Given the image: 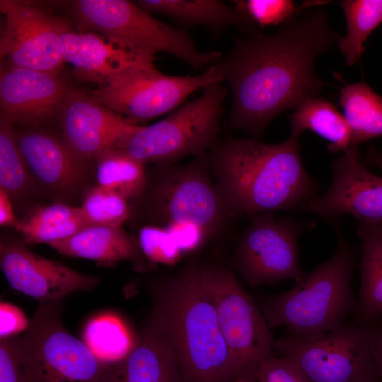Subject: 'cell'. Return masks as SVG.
<instances>
[{
  "label": "cell",
  "mask_w": 382,
  "mask_h": 382,
  "mask_svg": "<svg viewBox=\"0 0 382 382\" xmlns=\"http://www.w3.org/2000/svg\"><path fill=\"white\" fill-rule=\"evenodd\" d=\"M320 8L299 14L275 33L235 37L230 52L213 64L232 95L228 125L259 139L282 112L319 96L317 57L340 38Z\"/></svg>",
  "instance_id": "1"
},
{
  "label": "cell",
  "mask_w": 382,
  "mask_h": 382,
  "mask_svg": "<svg viewBox=\"0 0 382 382\" xmlns=\"http://www.w3.org/2000/svg\"><path fill=\"white\" fill-rule=\"evenodd\" d=\"M209 153L215 188L231 218L303 210L316 197L318 185L303 166L298 136L274 144L229 137Z\"/></svg>",
  "instance_id": "2"
},
{
  "label": "cell",
  "mask_w": 382,
  "mask_h": 382,
  "mask_svg": "<svg viewBox=\"0 0 382 382\" xmlns=\"http://www.w3.org/2000/svg\"><path fill=\"white\" fill-rule=\"evenodd\" d=\"M191 263L151 286L150 322L164 335L185 382H235L241 375L214 306Z\"/></svg>",
  "instance_id": "3"
},
{
  "label": "cell",
  "mask_w": 382,
  "mask_h": 382,
  "mask_svg": "<svg viewBox=\"0 0 382 382\" xmlns=\"http://www.w3.org/2000/svg\"><path fill=\"white\" fill-rule=\"evenodd\" d=\"M332 224L337 244L332 257L289 291L260 299L259 307L270 328L284 326L289 335L311 338L340 327L355 314L358 301L351 282L358 250L346 241L339 221Z\"/></svg>",
  "instance_id": "4"
},
{
  "label": "cell",
  "mask_w": 382,
  "mask_h": 382,
  "mask_svg": "<svg viewBox=\"0 0 382 382\" xmlns=\"http://www.w3.org/2000/svg\"><path fill=\"white\" fill-rule=\"evenodd\" d=\"M209 152L185 163L146 167L145 187L130 204V225L140 228L190 224L201 228L208 240L224 231L231 217L215 188Z\"/></svg>",
  "instance_id": "5"
},
{
  "label": "cell",
  "mask_w": 382,
  "mask_h": 382,
  "mask_svg": "<svg viewBox=\"0 0 382 382\" xmlns=\"http://www.w3.org/2000/svg\"><path fill=\"white\" fill-rule=\"evenodd\" d=\"M69 11L76 30L96 32L138 54L155 58L166 52L196 70L222 57L218 51H200L188 33L156 19L135 1L75 0Z\"/></svg>",
  "instance_id": "6"
},
{
  "label": "cell",
  "mask_w": 382,
  "mask_h": 382,
  "mask_svg": "<svg viewBox=\"0 0 382 382\" xmlns=\"http://www.w3.org/2000/svg\"><path fill=\"white\" fill-rule=\"evenodd\" d=\"M228 90L223 81L149 126L140 125L118 147L147 164L178 163L187 156L211 151L220 141L221 119Z\"/></svg>",
  "instance_id": "7"
},
{
  "label": "cell",
  "mask_w": 382,
  "mask_h": 382,
  "mask_svg": "<svg viewBox=\"0 0 382 382\" xmlns=\"http://www.w3.org/2000/svg\"><path fill=\"white\" fill-rule=\"evenodd\" d=\"M376 334L377 323H345L316 337L286 335L274 341V349L309 382H378Z\"/></svg>",
  "instance_id": "8"
},
{
  "label": "cell",
  "mask_w": 382,
  "mask_h": 382,
  "mask_svg": "<svg viewBox=\"0 0 382 382\" xmlns=\"http://www.w3.org/2000/svg\"><path fill=\"white\" fill-rule=\"evenodd\" d=\"M62 303H40L21 337L27 382H105L109 363L66 329L61 318Z\"/></svg>",
  "instance_id": "9"
},
{
  "label": "cell",
  "mask_w": 382,
  "mask_h": 382,
  "mask_svg": "<svg viewBox=\"0 0 382 382\" xmlns=\"http://www.w3.org/2000/svg\"><path fill=\"white\" fill-rule=\"evenodd\" d=\"M220 79L213 65L196 76L161 73L154 62L132 65L88 91L96 100L134 125L177 109L192 93Z\"/></svg>",
  "instance_id": "10"
},
{
  "label": "cell",
  "mask_w": 382,
  "mask_h": 382,
  "mask_svg": "<svg viewBox=\"0 0 382 382\" xmlns=\"http://www.w3.org/2000/svg\"><path fill=\"white\" fill-rule=\"evenodd\" d=\"M199 277L241 375L256 373L258 366L273 355L274 341L260 307L226 267L200 265Z\"/></svg>",
  "instance_id": "11"
},
{
  "label": "cell",
  "mask_w": 382,
  "mask_h": 382,
  "mask_svg": "<svg viewBox=\"0 0 382 382\" xmlns=\"http://www.w3.org/2000/svg\"><path fill=\"white\" fill-rule=\"evenodd\" d=\"M303 224L275 218L272 212L252 218L236 248L234 267L252 286L301 278L297 240Z\"/></svg>",
  "instance_id": "12"
},
{
  "label": "cell",
  "mask_w": 382,
  "mask_h": 382,
  "mask_svg": "<svg viewBox=\"0 0 382 382\" xmlns=\"http://www.w3.org/2000/svg\"><path fill=\"white\" fill-rule=\"evenodd\" d=\"M1 66L61 74V43L51 11L33 1L1 0Z\"/></svg>",
  "instance_id": "13"
},
{
  "label": "cell",
  "mask_w": 382,
  "mask_h": 382,
  "mask_svg": "<svg viewBox=\"0 0 382 382\" xmlns=\"http://www.w3.org/2000/svg\"><path fill=\"white\" fill-rule=\"evenodd\" d=\"M0 267L13 289L39 303L62 301L77 291H91L100 282L98 276L79 272L35 253L21 238L8 233H1Z\"/></svg>",
  "instance_id": "14"
},
{
  "label": "cell",
  "mask_w": 382,
  "mask_h": 382,
  "mask_svg": "<svg viewBox=\"0 0 382 382\" xmlns=\"http://www.w3.org/2000/svg\"><path fill=\"white\" fill-rule=\"evenodd\" d=\"M57 119L62 139L88 164L103 151L118 148L140 126L104 105L88 91L74 87L68 93Z\"/></svg>",
  "instance_id": "15"
},
{
  "label": "cell",
  "mask_w": 382,
  "mask_h": 382,
  "mask_svg": "<svg viewBox=\"0 0 382 382\" xmlns=\"http://www.w3.org/2000/svg\"><path fill=\"white\" fill-rule=\"evenodd\" d=\"M73 87L62 74L1 66L0 122L42 127L57 117Z\"/></svg>",
  "instance_id": "16"
},
{
  "label": "cell",
  "mask_w": 382,
  "mask_h": 382,
  "mask_svg": "<svg viewBox=\"0 0 382 382\" xmlns=\"http://www.w3.org/2000/svg\"><path fill=\"white\" fill-rule=\"evenodd\" d=\"M332 180L328 190L316 197L303 211L336 221L350 214L357 221H382V177L361 161L358 147H350L332 163Z\"/></svg>",
  "instance_id": "17"
},
{
  "label": "cell",
  "mask_w": 382,
  "mask_h": 382,
  "mask_svg": "<svg viewBox=\"0 0 382 382\" xmlns=\"http://www.w3.org/2000/svg\"><path fill=\"white\" fill-rule=\"evenodd\" d=\"M14 129L20 151L40 188L66 196L83 187L88 163L72 151L61 135L42 127Z\"/></svg>",
  "instance_id": "18"
},
{
  "label": "cell",
  "mask_w": 382,
  "mask_h": 382,
  "mask_svg": "<svg viewBox=\"0 0 382 382\" xmlns=\"http://www.w3.org/2000/svg\"><path fill=\"white\" fill-rule=\"evenodd\" d=\"M59 35L64 62L71 64L74 77L100 86L125 69L155 58L132 52L93 31H78L64 18L51 12Z\"/></svg>",
  "instance_id": "19"
},
{
  "label": "cell",
  "mask_w": 382,
  "mask_h": 382,
  "mask_svg": "<svg viewBox=\"0 0 382 382\" xmlns=\"http://www.w3.org/2000/svg\"><path fill=\"white\" fill-rule=\"evenodd\" d=\"M105 382H185L164 335L150 321L122 359L109 363Z\"/></svg>",
  "instance_id": "20"
},
{
  "label": "cell",
  "mask_w": 382,
  "mask_h": 382,
  "mask_svg": "<svg viewBox=\"0 0 382 382\" xmlns=\"http://www.w3.org/2000/svg\"><path fill=\"white\" fill-rule=\"evenodd\" d=\"M48 245L64 256L94 260L105 265L129 260L141 267L146 259L137 238L122 227H87Z\"/></svg>",
  "instance_id": "21"
},
{
  "label": "cell",
  "mask_w": 382,
  "mask_h": 382,
  "mask_svg": "<svg viewBox=\"0 0 382 382\" xmlns=\"http://www.w3.org/2000/svg\"><path fill=\"white\" fill-rule=\"evenodd\" d=\"M135 2L150 13H159L178 23L203 25L212 33L235 27L246 35L258 30L233 7L220 0H138Z\"/></svg>",
  "instance_id": "22"
},
{
  "label": "cell",
  "mask_w": 382,
  "mask_h": 382,
  "mask_svg": "<svg viewBox=\"0 0 382 382\" xmlns=\"http://www.w3.org/2000/svg\"><path fill=\"white\" fill-rule=\"evenodd\" d=\"M361 241L360 288L354 323L371 325L382 316V221H357Z\"/></svg>",
  "instance_id": "23"
},
{
  "label": "cell",
  "mask_w": 382,
  "mask_h": 382,
  "mask_svg": "<svg viewBox=\"0 0 382 382\" xmlns=\"http://www.w3.org/2000/svg\"><path fill=\"white\" fill-rule=\"evenodd\" d=\"M87 227L80 207L54 203L34 209L21 221L16 231L26 244L48 245Z\"/></svg>",
  "instance_id": "24"
},
{
  "label": "cell",
  "mask_w": 382,
  "mask_h": 382,
  "mask_svg": "<svg viewBox=\"0 0 382 382\" xmlns=\"http://www.w3.org/2000/svg\"><path fill=\"white\" fill-rule=\"evenodd\" d=\"M339 103L351 129V147L382 136V97L365 81L343 86Z\"/></svg>",
  "instance_id": "25"
},
{
  "label": "cell",
  "mask_w": 382,
  "mask_h": 382,
  "mask_svg": "<svg viewBox=\"0 0 382 382\" xmlns=\"http://www.w3.org/2000/svg\"><path fill=\"white\" fill-rule=\"evenodd\" d=\"M291 134L300 137L311 130L330 141L328 149L333 152L351 147V129L345 117L323 98L308 99L299 105L291 119Z\"/></svg>",
  "instance_id": "26"
},
{
  "label": "cell",
  "mask_w": 382,
  "mask_h": 382,
  "mask_svg": "<svg viewBox=\"0 0 382 382\" xmlns=\"http://www.w3.org/2000/svg\"><path fill=\"white\" fill-rule=\"evenodd\" d=\"M39 189L18 146L14 127L0 122V190L19 210L30 204Z\"/></svg>",
  "instance_id": "27"
},
{
  "label": "cell",
  "mask_w": 382,
  "mask_h": 382,
  "mask_svg": "<svg viewBox=\"0 0 382 382\" xmlns=\"http://www.w3.org/2000/svg\"><path fill=\"white\" fill-rule=\"evenodd\" d=\"M94 163L98 185L118 192L129 204L141 195L146 181V165L118 148L103 151Z\"/></svg>",
  "instance_id": "28"
},
{
  "label": "cell",
  "mask_w": 382,
  "mask_h": 382,
  "mask_svg": "<svg viewBox=\"0 0 382 382\" xmlns=\"http://www.w3.org/2000/svg\"><path fill=\"white\" fill-rule=\"evenodd\" d=\"M338 4L347 29L337 42L346 63L352 66L360 59L368 37L382 23V0H343Z\"/></svg>",
  "instance_id": "29"
},
{
  "label": "cell",
  "mask_w": 382,
  "mask_h": 382,
  "mask_svg": "<svg viewBox=\"0 0 382 382\" xmlns=\"http://www.w3.org/2000/svg\"><path fill=\"white\" fill-rule=\"evenodd\" d=\"M83 337L96 356L106 363L124 359L136 342L121 320L113 316L91 320L83 330Z\"/></svg>",
  "instance_id": "30"
},
{
  "label": "cell",
  "mask_w": 382,
  "mask_h": 382,
  "mask_svg": "<svg viewBox=\"0 0 382 382\" xmlns=\"http://www.w3.org/2000/svg\"><path fill=\"white\" fill-rule=\"evenodd\" d=\"M80 208L88 227H122L131 216V206L125 197L99 185L87 192Z\"/></svg>",
  "instance_id": "31"
},
{
  "label": "cell",
  "mask_w": 382,
  "mask_h": 382,
  "mask_svg": "<svg viewBox=\"0 0 382 382\" xmlns=\"http://www.w3.org/2000/svg\"><path fill=\"white\" fill-rule=\"evenodd\" d=\"M233 8L258 30L282 25L299 15L304 9L322 6L328 1H306L299 6L290 0H236Z\"/></svg>",
  "instance_id": "32"
},
{
  "label": "cell",
  "mask_w": 382,
  "mask_h": 382,
  "mask_svg": "<svg viewBox=\"0 0 382 382\" xmlns=\"http://www.w3.org/2000/svg\"><path fill=\"white\" fill-rule=\"evenodd\" d=\"M137 238L144 255L151 262L174 265L183 253L166 228L142 226L138 230Z\"/></svg>",
  "instance_id": "33"
},
{
  "label": "cell",
  "mask_w": 382,
  "mask_h": 382,
  "mask_svg": "<svg viewBox=\"0 0 382 382\" xmlns=\"http://www.w3.org/2000/svg\"><path fill=\"white\" fill-rule=\"evenodd\" d=\"M21 337L0 340V382H27L21 357Z\"/></svg>",
  "instance_id": "34"
},
{
  "label": "cell",
  "mask_w": 382,
  "mask_h": 382,
  "mask_svg": "<svg viewBox=\"0 0 382 382\" xmlns=\"http://www.w3.org/2000/svg\"><path fill=\"white\" fill-rule=\"evenodd\" d=\"M256 378L257 382H309L289 360L274 355L258 366Z\"/></svg>",
  "instance_id": "35"
},
{
  "label": "cell",
  "mask_w": 382,
  "mask_h": 382,
  "mask_svg": "<svg viewBox=\"0 0 382 382\" xmlns=\"http://www.w3.org/2000/svg\"><path fill=\"white\" fill-rule=\"evenodd\" d=\"M30 320L18 307L8 303L0 305V337L15 336L26 330Z\"/></svg>",
  "instance_id": "36"
},
{
  "label": "cell",
  "mask_w": 382,
  "mask_h": 382,
  "mask_svg": "<svg viewBox=\"0 0 382 382\" xmlns=\"http://www.w3.org/2000/svg\"><path fill=\"white\" fill-rule=\"evenodd\" d=\"M166 228L171 233L182 253L196 250L209 241L203 231L193 224H177Z\"/></svg>",
  "instance_id": "37"
},
{
  "label": "cell",
  "mask_w": 382,
  "mask_h": 382,
  "mask_svg": "<svg viewBox=\"0 0 382 382\" xmlns=\"http://www.w3.org/2000/svg\"><path fill=\"white\" fill-rule=\"evenodd\" d=\"M21 221L14 212L11 200L7 194L0 190V225L3 227L18 228Z\"/></svg>",
  "instance_id": "38"
},
{
  "label": "cell",
  "mask_w": 382,
  "mask_h": 382,
  "mask_svg": "<svg viewBox=\"0 0 382 382\" xmlns=\"http://www.w3.org/2000/svg\"><path fill=\"white\" fill-rule=\"evenodd\" d=\"M374 359L378 381V382H382V316L377 322Z\"/></svg>",
  "instance_id": "39"
},
{
  "label": "cell",
  "mask_w": 382,
  "mask_h": 382,
  "mask_svg": "<svg viewBox=\"0 0 382 382\" xmlns=\"http://www.w3.org/2000/svg\"><path fill=\"white\" fill-rule=\"evenodd\" d=\"M364 160L366 165L375 166L382 169V151L375 146L368 147Z\"/></svg>",
  "instance_id": "40"
},
{
  "label": "cell",
  "mask_w": 382,
  "mask_h": 382,
  "mask_svg": "<svg viewBox=\"0 0 382 382\" xmlns=\"http://www.w3.org/2000/svg\"><path fill=\"white\" fill-rule=\"evenodd\" d=\"M235 382H257L256 373L250 372L243 374Z\"/></svg>",
  "instance_id": "41"
}]
</instances>
